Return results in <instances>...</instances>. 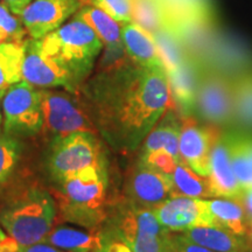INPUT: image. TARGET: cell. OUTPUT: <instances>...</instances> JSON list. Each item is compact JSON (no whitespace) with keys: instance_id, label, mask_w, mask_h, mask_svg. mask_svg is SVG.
Masks as SVG:
<instances>
[{"instance_id":"1","label":"cell","mask_w":252,"mask_h":252,"mask_svg":"<svg viewBox=\"0 0 252 252\" xmlns=\"http://www.w3.org/2000/svg\"><path fill=\"white\" fill-rule=\"evenodd\" d=\"M94 127L121 152L143 143L171 104L165 68L128 64L119 50H106L102 71L86 90Z\"/></svg>"},{"instance_id":"2","label":"cell","mask_w":252,"mask_h":252,"mask_svg":"<svg viewBox=\"0 0 252 252\" xmlns=\"http://www.w3.org/2000/svg\"><path fill=\"white\" fill-rule=\"evenodd\" d=\"M62 219L96 230L108 215V165L90 167L55 182Z\"/></svg>"},{"instance_id":"3","label":"cell","mask_w":252,"mask_h":252,"mask_svg":"<svg viewBox=\"0 0 252 252\" xmlns=\"http://www.w3.org/2000/svg\"><path fill=\"white\" fill-rule=\"evenodd\" d=\"M56 204L45 189L31 186L15 193L0 209V225L21 247L45 241L54 226Z\"/></svg>"},{"instance_id":"4","label":"cell","mask_w":252,"mask_h":252,"mask_svg":"<svg viewBox=\"0 0 252 252\" xmlns=\"http://www.w3.org/2000/svg\"><path fill=\"white\" fill-rule=\"evenodd\" d=\"M41 48L67 70L78 88L94 68L103 42L91 27L75 17L43 39Z\"/></svg>"},{"instance_id":"5","label":"cell","mask_w":252,"mask_h":252,"mask_svg":"<svg viewBox=\"0 0 252 252\" xmlns=\"http://www.w3.org/2000/svg\"><path fill=\"white\" fill-rule=\"evenodd\" d=\"M104 222L118 230L133 252H174L172 231L160 224L153 210L134 206L126 198L109 206Z\"/></svg>"},{"instance_id":"6","label":"cell","mask_w":252,"mask_h":252,"mask_svg":"<svg viewBox=\"0 0 252 252\" xmlns=\"http://www.w3.org/2000/svg\"><path fill=\"white\" fill-rule=\"evenodd\" d=\"M102 165H108V161L94 132H76L50 144L47 168L55 182Z\"/></svg>"},{"instance_id":"7","label":"cell","mask_w":252,"mask_h":252,"mask_svg":"<svg viewBox=\"0 0 252 252\" xmlns=\"http://www.w3.org/2000/svg\"><path fill=\"white\" fill-rule=\"evenodd\" d=\"M4 132L14 138L33 137L42 130L41 93L26 81H20L5 91L1 100Z\"/></svg>"},{"instance_id":"8","label":"cell","mask_w":252,"mask_h":252,"mask_svg":"<svg viewBox=\"0 0 252 252\" xmlns=\"http://www.w3.org/2000/svg\"><path fill=\"white\" fill-rule=\"evenodd\" d=\"M194 115L213 126L234 124L231 77L219 69L203 65L195 98Z\"/></svg>"},{"instance_id":"9","label":"cell","mask_w":252,"mask_h":252,"mask_svg":"<svg viewBox=\"0 0 252 252\" xmlns=\"http://www.w3.org/2000/svg\"><path fill=\"white\" fill-rule=\"evenodd\" d=\"M43 126L54 141L76 132H94L93 119L74 93L40 90Z\"/></svg>"},{"instance_id":"10","label":"cell","mask_w":252,"mask_h":252,"mask_svg":"<svg viewBox=\"0 0 252 252\" xmlns=\"http://www.w3.org/2000/svg\"><path fill=\"white\" fill-rule=\"evenodd\" d=\"M125 195L128 202L144 209L156 210L175 196L171 175L138 161L126 179Z\"/></svg>"},{"instance_id":"11","label":"cell","mask_w":252,"mask_h":252,"mask_svg":"<svg viewBox=\"0 0 252 252\" xmlns=\"http://www.w3.org/2000/svg\"><path fill=\"white\" fill-rule=\"evenodd\" d=\"M182 124L179 138V153L181 161L202 176L210 174L212 151L220 133L216 126L201 124L194 116L181 117Z\"/></svg>"},{"instance_id":"12","label":"cell","mask_w":252,"mask_h":252,"mask_svg":"<svg viewBox=\"0 0 252 252\" xmlns=\"http://www.w3.org/2000/svg\"><path fill=\"white\" fill-rule=\"evenodd\" d=\"M23 80L33 87H63L69 93H76L77 87L70 74L41 48L40 40L25 41Z\"/></svg>"},{"instance_id":"13","label":"cell","mask_w":252,"mask_h":252,"mask_svg":"<svg viewBox=\"0 0 252 252\" xmlns=\"http://www.w3.org/2000/svg\"><path fill=\"white\" fill-rule=\"evenodd\" d=\"M81 5L76 0H33L20 19L31 39H43L75 14Z\"/></svg>"},{"instance_id":"14","label":"cell","mask_w":252,"mask_h":252,"mask_svg":"<svg viewBox=\"0 0 252 252\" xmlns=\"http://www.w3.org/2000/svg\"><path fill=\"white\" fill-rule=\"evenodd\" d=\"M163 228L180 232L197 225H213L209 202L203 198L176 195L153 210Z\"/></svg>"},{"instance_id":"15","label":"cell","mask_w":252,"mask_h":252,"mask_svg":"<svg viewBox=\"0 0 252 252\" xmlns=\"http://www.w3.org/2000/svg\"><path fill=\"white\" fill-rule=\"evenodd\" d=\"M203 65L200 61L188 56L178 68L167 71L171 94L182 113L181 117L194 116L195 98Z\"/></svg>"},{"instance_id":"16","label":"cell","mask_w":252,"mask_h":252,"mask_svg":"<svg viewBox=\"0 0 252 252\" xmlns=\"http://www.w3.org/2000/svg\"><path fill=\"white\" fill-rule=\"evenodd\" d=\"M209 180L215 197L238 198L244 191L232 171L226 133L220 134L213 147Z\"/></svg>"},{"instance_id":"17","label":"cell","mask_w":252,"mask_h":252,"mask_svg":"<svg viewBox=\"0 0 252 252\" xmlns=\"http://www.w3.org/2000/svg\"><path fill=\"white\" fill-rule=\"evenodd\" d=\"M122 41L128 58L141 68H165L152 36L134 23L123 25Z\"/></svg>"},{"instance_id":"18","label":"cell","mask_w":252,"mask_h":252,"mask_svg":"<svg viewBox=\"0 0 252 252\" xmlns=\"http://www.w3.org/2000/svg\"><path fill=\"white\" fill-rule=\"evenodd\" d=\"M180 232L195 243L216 252H251L244 236L216 225H197Z\"/></svg>"},{"instance_id":"19","label":"cell","mask_w":252,"mask_h":252,"mask_svg":"<svg viewBox=\"0 0 252 252\" xmlns=\"http://www.w3.org/2000/svg\"><path fill=\"white\" fill-rule=\"evenodd\" d=\"M182 118L178 116L176 111L168 109L160 118L159 124L151 130L145 138L143 149L140 154H146L154 151L163 150L171 153L178 161H181L179 153V138H180Z\"/></svg>"},{"instance_id":"20","label":"cell","mask_w":252,"mask_h":252,"mask_svg":"<svg viewBox=\"0 0 252 252\" xmlns=\"http://www.w3.org/2000/svg\"><path fill=\"white\" fill-rule=\"evenodd\" d=\"M213 216V225L220 226L232 234L245 236L249 214L238 198L214 197L208 200Z\"/></svg>"},{"instance_id":"21","label":"cell","mask_w":252,"mask_h":252,"mask_svg":"<svg viewBox=\"0 0 252 252\" xmlns=\"http://www.w3.org/2000/svg\"><path fill=\"white\" fill-rule=\"evenodd\" d=\"M226 137L232 171L244 190L252 188V135L244 131H232L226 132Z\"/></svg>"},{"instance_id":"22","label":"cell","mask_w":252,"mask_h":252,"mask_svg":"<svg viewBox=\"0 0 252 252\" xmlns=\"http://www.w3.org/2000/svg\"><path fill=\"white\" fill-rule=\"evenodd\" d=\"M43 242L68 252H94L98 245V236L96 230L87 232L60 225L50 230Z\"/></svg>"},{"instance_id":"23","label":"cell","mask_w":252,"mask_h":252,"mask_svg":"<svg viewBox=\"0 0 252 252\" xmlns=\"http://www.w3.org/2000/svg\"><path fill=\"white\" fill-rule=\"evenodd\" d=\"M174 194L194 198H214L212 184L209 176H202L194 172L187 163L179 161L171 174Z\"/></svg>"},{"instance_id":"24","label":"cell","mask_w":252,"mask_h":252,"mask_svg":"<svg viewBox=\"0 0 252 252\" xmlns=\"http://www.w3.org/2000/svg\"><path fill=\"white\" fill-rule=\"evenodd\" d=\"M76 17L91 27L106 47L123 46L122 28L119 23L113 20L102 9L91 5L82 6L77 11Z\"/></svg>"},{"instance_id":"25","label":"cell","mask_w":252,"mask_h":252,"mask_svg":"<svg viewBox=\"0 0 252 252\" xmlns=\"http://www.w3.org/2000/svg\"><path fill=\"white\" fill-rule=\"evenodd\" d=\"M234 94V124L252 131V70L231 77Z\"/></svg>"},{"instance_id":"26","label":"cell","mask_w":252,"mask_h":252,"mask_svg":"<svg viewBox=\"0 0 252 252\" xmlns=\"http://www.w3.org/2000/svg\"><path fill=\"white\" fill-rule=\"evenodd\" d=\"M24 58L25 41L0 46V90L23 81Z\"/></svg>"},{"instance_id":"27","label":"cell","mask_w":252,"mask_h":252,"mask_svg":"<svg viewBox=\"0 0 252 252\" xmlns=\"http://www.w3.org/2000/svg\"><path fill=\"white\" fill-rule=\"evenodd\" d=\"M132 23L150 35L167 25L165 7L161 0H131Z\"/></svg>"},{"instance_id":"28","label":"cell","mask_w":252,"mask_h":252,"mask_svg":"<svg viewBox=\"0 0 252 252\" xmlns=\"http://www.w3.org/2000/svg\"><path fill=\"white\" fill-rule=\"evenodd\" d=\"M151 36L156 43L166 72L178 68L189 56L180 39L168 26L162 27Z\"/></svg>"},{"instance_id":"29","label":"cell","mask_w":252,"mask_h":252,"mask_svg":"<svg viewBox=\"0 0 252 252\" xmlns=\"http://www.w3.org/2000/svg\"><path fill=\"white\" fill-rule=\"evenodd\" d=\"M21 153L17 138L0 132V187L13 174Z\"/></svg>"},{"instance_id":"30","label":"cell","mask_w":252,"mask_h":252,"mask_svg":"<svg viewBox=\"0 0 252 252\" xmlns=\"http://www.w3.org/2000/svg\"><path fill=\"white\" fill-rule=\"evenodd\" d=\"M26 34L21 19L12 13L4 2H0V46L8 42H24Z\"/></svg>"},{"instance_id":"31","label":"cell","mask_w":252,"mask_h":252,"mask_svg":"<svg viewBox=\"0 0 252 252\" xmlns=\"http://www.w3.org/2000/svg\"><path fill=\"white\" fill-rule=\"evenodd\" d=\"M96 231L98 245L94 252H133L118 230L109 223L104 222Z\"/></svg>"},{"instance_id":"32","label":"cell","mask_w":252,"mask_h":252,"mask_svg":"<svg viewBox=\"0 0 252 252\" xmlns=\"http://www.w3.org/2000/svg\"><path fill=\"white\" fill-rule=\"evenodd\" d=\"M90 5L102 9L119 24L132 23L131 0H90Z\"/></svg>"},{"instance_id":"33","label":"cell","mask_w":252,"mask_h":252,"mask_svg":"<svg viewBox=\"0 0 252 252\" xmlns=\"http://www.w3.org/2000/svg\"><path fill=\"white\" fill-rule=\"evenodd\" d=\"M138 161L151 167V168L156 169V171L165 173V174L168 175L172 174L179 162L171 153L166 152L163 150L154 151V152H150L146 154H140Z\"/></svg>"},{"instance_id":"34","label":"cell","mask_w":252,"mask_h":252,"mask_svg":"<svg viewBox=\"0 0 252 252\" xmlns=\"http://www.w3.org/2000/svg\"><path fill=\"white\" fill-rule=\"evenodd\" d=\"M172 244L174 252H216L190 241L181 232H172Z\"/></svg>"},{"instance_id":"35","label":"cell","mask_w":252,"mask_h":252,"mask_svg":"<svg viewBox=\"0 0 252 252\" xmlns=\"http://www.w3.org/2000/svg\"><path fill=\"white\" fill-rule=\"evenodd\" d=\"M21 248L23 247L11 236L6 235L4 229L0 226V252H20Z\"/></svg>"},{"instance_id":"36","label":"cell","mask_w":252,"mask_h":252,"mask_svg":"<svg viewBox=\"0 0 252 252\" xmlns=\"http://www.w3.org/2000/svg\"><path fill=\"white\" fill-rule=\"evenodd\" d=\"M20 252H63L60 249L53 247V245L47 244L45 242L36 243L33 245H28V247L21 248Z\"/></svg>"},{"instance_id":"37","label":"cell","mask_w":252,"mask_h":252,"mask_svg":"<svg viewBox=\"0 0 252 252\" xmlns=\"http://www.w3.org/2000/svg\"><path fill=\"white\" fill-rule=\"evenodd\" d=\"M33 0H4V4L9 8V11L15 15H20L27 5Z\"/></svg>"},{"instance_id":"38","label":"cell","mask_w":252,"mask_h":252,"mask_svg":"<svg viewBox=\"0 0 252 252\" xmlns=\"http://www.w3.org/2000/svg\"><path fill=\"white\" fill-rule=\"evenodd\" d=\"M238 200L243 203L245 210H247L249 215L252 216V188L245 189L241 196L238 197Z\"/></svg>"},{"instance_id":"39","label":"cell","mask_w":252,"mask_h":252,"mask_svg":"<svg viewBox=\"0 0 252 252\" xmlns=\"http://www.w3.org/2000/svg\"><path fill=\"white\" fill-rule=\"evenodd\" d=\"M245 239H247L249 248L252 252V216L249 215V220H248V225H247V232H245Z\"/></svg>"},{"instance_id":"40","label":"cell","mask_w":252,"mask_h":252,"mask_svg":"<svg viewBox=\"0 0 252 252\" xmlns=\"http://www.w3.org/2000/svg\"><path fill=\"white\" fill-rule=\"evenodd\" d=\"M78 4L82 6H86V5H90V0H76Z\"/></svg>"},{"instance_id":"41","label":"cell","mask_w":252,"mask_h":252,"mask_svg":"<svg viewBox=\"0 0 252 252\" xmlns=\"http://www.w3.org/2000/svg\"><path fill=\"white\" fill-rule=\"evenodd\" d=\"M5 91L6 90H0V105H1V100H2V97H4ZM0 123H1V111H0Z\"/></svg>"}]
</instances>
